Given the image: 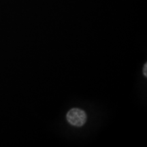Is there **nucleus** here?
<instances>
[{"label":"nucleus","instance_id":"obj_1","mask_svg":"<svg viewBox=\"0 0 147 147\" xmlns=\"http://www.w3.org/2000/svg\"><path fill=\"white\" fill-rule=\"evenodd\" d=\"M67 121L71 125L82 127L87 121V115L85 112L80 108H72L67 113Z\"/></svg>","mask_w":147,"mask_h":147},{"label":"nucleus","instance_id":"obj_2","mask_svg":"<svg viewBox=\"0 0 147 147\" xmlns=\"http://www.w3.org/2000/svg\"><path fill=\"white\" fill-rule=\"evenodd\" d=\"M143 74L145 77L147 76V64L146 63L144 66V68H143Z\"/></svg>","mask_w":147,"mask_h":147}]
</instances>
